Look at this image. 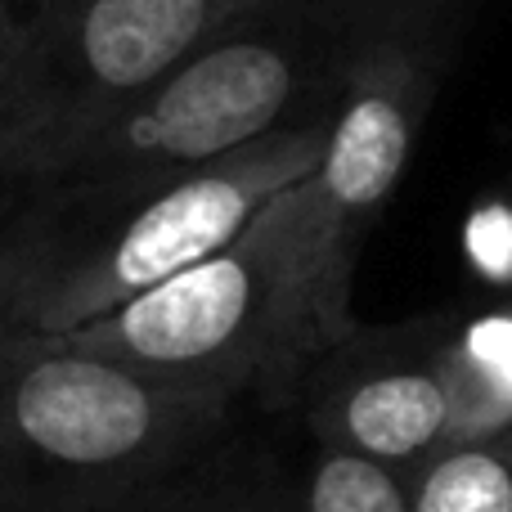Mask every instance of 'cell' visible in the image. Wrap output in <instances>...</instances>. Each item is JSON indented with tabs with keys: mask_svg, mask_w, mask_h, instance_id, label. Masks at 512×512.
Here are the masks:
<instances>
[{
	"mask_svg": "<svg viewBox=\"0 0 512 512\" xmlns=\"http://www.w3.org/2000/svg\"><path fill=\"white\" fill-rule=\"evenodd\" d=\"M23 5H27V0H0V72H5L9 45H14L18 23H23Z\"/></svg>",
	"mask_w": 512,
	"mask_h": 512,
	"instance_id": "12",
	"label": "cell"
},
{
	"mask_svg": "<svg viewBox=\"0 0 512 512\" xmlns=\"http://www.w3.org/2000/svg\"><path fill=\"white\" fill-rule=\"evenodd\" d=\"M414 512H512V423L427 454L414 468Z\"/></svg>",
	"mask_w": 512,
	"mask_h": 512,
	"instance_id": "8",
	"label": "cell"
},
{
	"mask_svg": "<svg viewBox=\"0 0 512 512\" xmlns=\"http://www.w3.org/2000/svg\"><path fill=\"white\" fill-rule=\"evenodd\" d=\"M382 5L387 0H252L158 86L90 131L36 194L149 185L328 117L346 59Z\"/></svg>",
	"mask_w": 512,
	"mask_h": 512,
	"instance_id": "3",
	"label": "cell"
},
{
	"mask_svg": "<svg viewBox=\"0 0 512 512\" xmlns=\"http://www.w3.org/2000/svg\"><path fill=\"white\" fill-rule=\"evenodd\" d=\"M324 140L328 117H315L149 185L5 207L18 239L5 333L59 337L221 252L274 194L315 176Z\"/></svg>",
	"mask_w": 512,
	"mask_h": 512,
	"instance_id": "2",
	"label": "cell"
},
{
	"mask_svg": "<svg viewBox=\"0 0 512 512\" xmlns=\"http://www.w3.org/2000/svg\"><path fill=\"white\" fill-rule=\"evenodd\" d=\"M252 0H27L0 72V212Z\"/></svg>",
	"mask_w": 512,
	"mask_h": 512,
	"instance_id": "5",
	"label": "cell"
},
{
	"mask_svg": "<svg viewBox=\"0 0 512 512\" xmlns=\"http://www.w3.org/2000/svg\"><path fill=\"white\" fill-rule=\"evenodd\" d=\"M459 27L463 0H387L346 59L315 180L355 248L405 176Z\"/></svg>",
	"mask_w": 512,
	"mask_h": 512,
	"instance_id": "6",
	"label": "cell"
},
{
	"mask_svg": "<svg viewBox=\"0 0 512 512\" xmlns=\"http://www.w3.org/2000/svg\"><path fill=\"white\" fill-rule=\"evenodd\" d=\"M14 256H18V239H14V221L5 212L0 216V333H5V297H9V279H14Z\"/></svg>",
	"mask_w": 512,
	"mask_h": 512,
	"instance_id": "11",
	"label": "cell"
},
{
	"mask_svg": "<svg viewBox=\"0 0 512 512\" xmlns=\"http://www.w3.org/2000/svg\"><path fill=\"white\" fill-rule=\"evenodd\" d=\"M239 400L0 333V512H126L171 486Z\"/></svg>",
	"mask_w": 512,
	"mask_h": 512,
	"instance_id": "4",
	"label": "cell"
},
{
	"mask_svg": "<svg viewBox=\"0 0 512 512\" xmlns=\"http://www.w3.org/2000/svg\"><path fill=\"white\" fill-rule=\"evenodd\" d=\"M126 512H180V508H176V499H171V490L162 486V490H153L149 499H140V504H131Z\"/></svg>",
	"mask_w": 512,
	"mask_h": 512,
	"instance_id": "13",
	"label": "cell"
},
{
	"mask_svg": "<svg viewBox=\"0 0 512 512\" xmlns=\"http://www.w3.org/2000/svg\"><path fill=\"white\" fill-rule=\"evenodd\" d=\"M301 512H414V468H396L342 445H319Z\"/></svg>",
	"mask_w": 512,
	"mask_h": 512,
	"instance_id": "10",
	"label": "cell"
},
{
	"mask_svg": "<svg viewBox=\"0 0 512 512\" xmlns=\"http://www.w3.org/2000/svg\"><path fill=\"white\" fill-rule=\"evenodd\" d=\"M450 337L445 324H409L328 346L306 373L310 427L319 445L373 454L396 468H418L450 441Z\"/></svg>",
	"mask_w": 512,
	"mask_h": 512,
	"instance_id": "7",
	"label": "cell"
},
{
	"mask_svg": "<svg viewBox=\"0 0 512 512\" xmlns=\"http://www.w3.org/2000/svg\"><path fill=\"white\" fill-rule=\"evenodd\" d=\"M445 369L454 396L450 441L512 423V315H490L468 333H454Z\"/></svg>",
	"mask_w": 512,
	"mask_h": 512,
	"instance_id": "9",
	"label": "cell"
},
{
	"mask_svg": "<svg viewBox=\"0 0 512 512\" xmlns=\"http://www.w3.org/2000/svg\"><path fill=\"white\" fill-rule=\"evenodd\" d=\"M355 252L319 180L306 176L221 252L50 342L239 396L292 391L328 346L360 328L351 319Z\"/></svg>",
	"mask_w": 512,
	"mask_h": 512,
	"instance_id": "1",
	"label": "cell"
}]
</instances>
